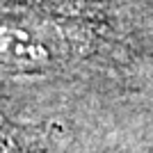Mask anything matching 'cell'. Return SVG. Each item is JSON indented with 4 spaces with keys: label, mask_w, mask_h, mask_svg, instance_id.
Returning a JSON list of instances; mask_svg holds the SVG:
<instances>
[{
    "label": "cell",
    "mask_w": 153,
    "mask_h": 153,
    "mask_svg": "<svg viewBox=\"0 0 153 153\" xmlns=\"http://www.w3.org/2000/svg\"><path fill=\"white\" fill-rule=\"evenodd\" d=\"M98 0H0V73L44 76L71 71L108 44Z\"/></svg>",
    "instance_id": "6da1fadb"
},
{
    "label": "cell",
    "mask_w": 153,
    "mask_h": 153,
    "mask_svg": "<svg viewBox=\"0 0 153 153\" xmlns=\"http://www.w3.org/2000/svg\"><path fill=\"white\" fill-rule=\"evenodd\" d=\"M0 153H53L30 133H21L0 119Z\"/></svg>",
    "instance_id": "7a4b0ae2"
}]
</instances>
